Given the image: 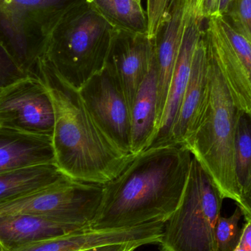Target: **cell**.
I'll use <instances>...</instances> for the list:
<instances>
[{"label":"cell","mask_w":251,"mask_h":251,"mask_svg":"<svg viewBox=\"0 0 251 251\" xmlns=\"http://www.w3.org/2000/svg\"><path fill=\"white\" fill-rule=\"evenodd\" d=\"M115 28L147 33V16L135 0H86Z\"/></svg>","instance_id":"20"},{"label":"cell","mask_w":251,"mask_h":251,"mask_svg":"<svg viewBox=\"0 0 251 251\" xmlns=\"http://www.w3.org/2000/svg\"><path fill=\"white\" fill-rule=\"evenodd\" d=\"M135 1L139 3V4H141V0H135Z\"/></svg>","instance_id":"31"},{"label":"cell","mask_w":251,"mask_h":251,"mask_svg":"<svg viewBox=\"0 0 251 251\" xmlns=\"http://www.w3.org/2000/svg\"><path fill=\"white\" fill-rule=\"evenodd\" d=\"M91 227L63 224L37 215H19L0 219V243L7 251L17 246L62 237Z\"/></svg>","instance_id":"18"},{"label":"cell","mask_w":251,"mask_h":251,"mask_svg":"<svg viewBox=\"0 0 251 251\" xmlns=\"http://www.w3.org/2000/svg\"><path fill=\"white\" fill-rule=\"evenodd\" d=\"M103 184L69 179L37 191L0 201V219L37 215L54 221L90 227L102 199Z\"/></svg>","instance_id":"7"},{"label":"cell","mask_w":251,"mask_h":251,"mask_svg":"<svg viewBox=\"0 0 251 251\" xmlns=\"http://www.w3.org/2000/svg\"><path fill=\"white\" fill-rule=\"evenodd\" d=\"M193 1L194 0H169L159 22L148 34L153 41L157 76V128Z\"/></svg>","instance_id":"11"},{"label":"cell","mask_w":251,"mask_h":251,"mask_svg":"<svg viewBox=\"0 0 251 251\" xmlns=\"http://www.w3.org/2000/svg\"><path fill=\"white\" fill-rule=\"evenodd\" d=\"M205 39L237 108L251 114V44L226 17L206 19Z\"/></svg>","instance_id":"8"},{"label":"cell","mask_w":251,"mask_h":251,"mask_svg":"<svg viewBox=\"0 0 251 251\" xmlns=\"http://www.w3.org/2000/svg\"><path fill=\"white\" fill-rule=\"evenodd\" d=\"M54 163L0 174V201L37 191L69 179Z\"/></svg>","instance_id":"19"},{"label":"cell","mask_w":251,"mask_h":251,"mask_svg":"<svg viewBox=\"0 0 251 251\" xmlns=\"http://www.w3.org/2000/svg\"><path fill=\"white\" fill-rule=\"evenodd\" d=\"M228 16L234 29L251 44V0H234Z\"/></svg>","instance_id":"23"},{"label":"cell","mask_w":251,"mask_h":251,"mask_svg":"<svg viewBox=\"0 0 251 251\" xmlns=\"http://www.w3.org/2000/svg\"><path fill=\"white\" fill-rule=\"evenodd\" d=\"M233 2L234 0H218L216 15H219L224 17L228 16Z\"/></svg>","instance_id":"29"},{"label":"cell","mask_w":251,"mask_h":251,"mask_svg":"<svg viewBox=\"0 0 251 251\" xmlns=\"http://www.w3.org/2000/svg\"><path fill=\"white\" fill-rule=\"evenodd\" d=\"M240 242L234 251H251V219L246 218Z\"/></svg>","instance_id":"25"},{"label":"cell","mask_w":251,"mask_h":251,"mask_svg":"<svg viewBox=\"0 0 251 251\" xmlns=\"http://www.w3.org/2000/svg\"><path fill=\"white\" fill-rule=\"evenodd\" d=\"M204 20L201 13L199 1L194 0L187 18L178 58L171 76L163 113L156 134L146 150L169 145L173 127L190 79L195 51L204 32L203 25Z\"/></svg>","instance_id":"12"},{"label":"cell","mask_w":251,"mask_h":251,"mask_svg":"<svg viewBox=\"0 0 251 251\" xmlns=\"http://www.w3.org/2000/svg\"><path fill=\"white\" fill-rule=\"evenodd\" d=\"M26 76L0 44V91Z\"/></svg>","instance_id":"24"},{"label":"cell","mask_w":251,"mask_h":251,"mask_svg":"<svg viewBox=\"0 0 251 251\" xmlns=\"http://www.w3.org/2000/svg\"><path fill=\"white\" fill-rule=\"evenodd\" d=\"M143 245L140 243H122V244L106 245L82 251H134Z\"/></svg>","instance_id":"26"},{"label":"cell","mask_w":251,"mask_h":251,"mask_svg":"<svg viewBox=\"0 0 251 251\" xmlns=\"http://www.w3.org/2000/svg\"><path fill=\"white\" fill-rule=\"evenodd\" d=\"M153 62V41L147 33L116 29L104 67L120 84L130 107Z\"/></svg>","instance_id":"13"},{"label":"cell","mask_w":251,"mask_h":251,"mask_svg":"<svg viewBox=\"0 0 251 251\" xmlns=\"http://www.w3.org/2000/svg\"><path fill=\"white\" fill-rule=\"evenodd\" d=\"M243 216V212L237 206L234 214L228 218L220 217L215 228L216 251H234L241 237L242 228L239 222Z\"/></svg>","instance_id":"22"},{"label":"cell","mask_w":251,"mask_h":251,"mask_svg":"<svg viewBox=\"0 0 251 251\" xmlns=\"http://www.w3.org/2000/svg\"><path fill=\"white\" fill-rule=\"evenodd\" d=\"M140 237L138 228L118 230L87 228L62 237L22 245L7 251H82L106 245L136 243Z\"/></svg>","instance_id":"17"},{"label":"cell","mask_w":251,"mask_h":251,"mask_svg":"<svg viewBox=\"0 0 251 251\" xmlns=\"http://www.w3.org/2000/svg\"><path fill=\"white\" fill-rule=\"evenodd\" d=\"M234 158L236 176L242 195L251 181V114L242 110H239L237 116Z\"/></svg>","instance_id":"21"},{"label":"cell","mask_w":251,"mask_h":251,"mask_svg":"<svg viewBox=\"0 0 251 251\" xmlns=\"http://www.w3.org/2000/svg\"><path fill=\"white\" fill-rule=\"evenodd\" d=\"M54 163L51 137L0 126V174Z\"/></svg>","instance_id":"15"},{"label":"cell","mask_w":251,"mask_h":251,"mask_svg":"<svg viewBox=\"0 0 251 251\" xmlns=\"http://www.w3.org/2000/svg\"><path fill=\"white\" fill-rule=\"evenodd\" d=\"M115 28L86 0L74 4L49 37L45 57L79 90L105 66Z\"/></svg>","instance_id":"4"},{"label":"cell","mask_w":251,"mask_h":251,"mask_svg":"<svg viewBox=\"0 0 251 251\" xmlns=\"http://www.w3.org/2000/svg\"><path fill=\"white\" fill-rule=\"evenodd\" d=\"M237 206L241 209L243 216L251 219V181L249 187L243 192Z\"/></svg>","instance_id":"27"},{"label":"cell","mask_w":251,"mask_h":251,"mask_svg":"<svg viewBox=\"0 0 251 251\" xmlns=\"http://www.w3.org/2000/svg\"><path fill=\"white\" fill-rule=\"evenodd\" d=\"M193 154L184 144L147 149L130 159L104 186L94 230H118L165 223L179 205Z\"/></svg>","instance_id":"1"},{"label":"cell","mask_w":251,"mask_h":251,"mask_svg":"<svg viewBox=\"0 0 251 251\" xmlns=\"http://www.w3.org/2000/svg\"><path fill=\"white\" fill-rule=\"evenodd\" d=\"M35 75L45 85L54 113V164L75 181L105 184L133 156L121 151L102 132L87 109L79 90L66 82L44 56Z\"/></svg>","instance_id":"2"},{"label":"cell","mask_w":251,"mask_h":251,"mask_svg":"<svg viewBox=\"0 0 251 251\" xmlns=\"http://www.w3.org/2000/svg\"><path fill=\"white\" fill-rule=\"evenodd\" d=\"M157 101V76L153 62L130 107L131 149L134 156L146 150L156 134Z\"/></svg>","instance_id":"16"},{"label":"cell","mask_w":251,"mask_h":251,"mask_svg":"<svg viewBox=\"0 0 251 251\" xmlns=\"http://www.w3.org/2000/svg\"><path fill=\"white\" fill-rule=\"evenodd\" d=\"M0 251H7V249L3 246L1 243H0Z\"/></svg>","instance_id":"30"},{"label":"cell","mask_w":251,"mask_h":251,"mask_svg":"<svg viewBox=\"0 0 251 251\" xmlns=\"http://www.w3.org/2000/svg\"><path fill=\"white\" fill-rule=\"evenodd\" d=\"M54 113L50 94L35 74L0 91V126L52 137Z\"/></svg>","instance_id":"9"},{"label":"cell","mask_w":251,"mask_h":251,"mask_svg":"<svg viewBox=\"0 0 251 251\" xmlns=\"http://www.w3.org/2000/svg\"><path fill=\"white\" fill-rule=\"evenodd\" d=\"M209 57L210 88L207 104L184 145L210 176L224 199L237 203L241 192L236 176L234 138L240 110L209 52Z\"/></svg>","instance_id":"3"},{"label":"cell","mask_w":251,"mask_h":251,"mask_svg":"<svg viewBox=\"0 0 251 251\" xmlns=\"http://www.w3.org/2000/svg\"><path fill=\"white\" fill-rule=\"evenodd\" d=\"M224 198L193 156L182 199L163 224L160 251H216L215 228Z\"/></svg>","instance_id":"5"},{"label":"cell","mask_w":251,"mask_h":251,"mask_svg":"<svg viewBox=\"0 0 251 251\" xmlns=\"http://www.w3.org/2000/svg\"><path fill=\"white\" fill-rule=\"evenodd\" d=\"M82 100L97 126L125 154L131 149L130 107L114 76L104 67L79 90Z\"/></svg>","instance_id":"10"},{"label":"cell","mask_w":251,"mask_h":251,"mask_svg":"<svg viewBox=\"0 0 251 251\" xmlns=\"http://www.w3.org/2000/svg\"><path fill=\"white\" fill-rule=\"evenodd\" d=\"M209 88V57L204 31L195 51L190 79L173 127L169 145L184 144L192 135L207 104Z\"/></svg>","instance_id":"14"},{"label":"cell","mask_w":251,"mask_h":251,"mask_svg":"<svg viewBox=\"0 0 251 251\" xmlns=\"http://www.w3.org/2000/svg\"><path fill=\"white\" fill-rule=\"evenodd\" d=\"M201 13L205 19L215 16L218 9V0H198Z\"/></svg>","instance_id":"28"},{"label":"cell","mask_w":251,"mask_h":251,"mask_svg":"<svg viewBox=\"0 0 251 251\" xmlns=\"http://www.w3.org/2000/svg\"><path fill=\"white\" fill-rule=\"evenodd\" d=\"M81 0H0V44L26 75H33L56 24Z\"/></svg>","instance_id":"6"}]
</instances>
